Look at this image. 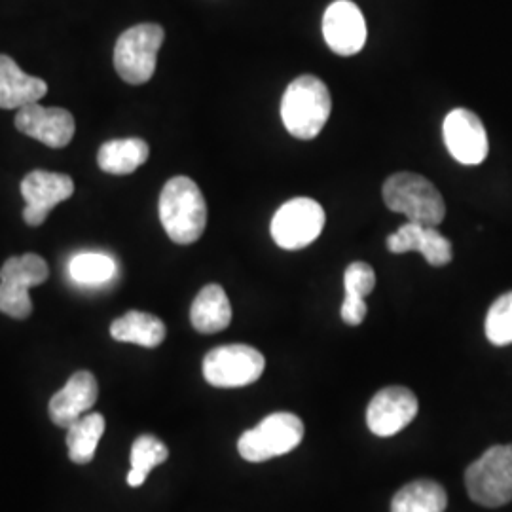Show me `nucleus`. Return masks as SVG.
I'll use <instances>...</instances> for the list:
<instances>
[{
    "mask_svg": "<svg viewBox=\"0 0 512 512\" xmlns=\"http://www.w3.org/2000/svg\"><path fill=\"white\" fill-rule=\"evenodd\" d=\"M160 220L165 234L179 245L202 238L207 226V205L200 186L179 175L167 181L160 194Z\"/></svg>",
    "mask_w": 512,
    "mask_h": 512,
    "instance_id": "1",
    "label": "nucleus"
},
{
    "mask_svg": "<svg viewBox=\"0 0 512 512\" xmlns=\"http://www.w3.org/2000/svg\"><path fill=\"white\" fill-rule=\"evenodd\" d=\"M332 99L329 88L317 76L304 74L293 80L281 101V118L287 131L296 137L310 141L315 139L329 122Z\"/></svg>",
    "mask_w": 512,
    "mask_h": 512,
    "instance_id": "2",
    "label": "nucleus"
},
{
    "mask_svg": "<svg viewBox=\"0 0 512 512\" xmlns=\"http://www.w3.org/2000/svg\"><path fill=\"white\" fill-rule=\"evenodd\" d=\"M384 202L391 211L421 226L437 228L446 217V203L437 186L418 173L391 175L384 184Z\"/></svg>",
    "mask_w": 512,
    "mask_h": 512,
    "instance_id": "3",
    "label": "nucleus"
},
{
    "mask_svg": "<svg viewBox=\"0 0 512 512\" xmlns=\"http://www.w3.org/2000/svg\"><path fill=\"white\" fill-rule=\"evenodd\" d=\"M164 38V27L156 23H141L124 31L114 46V69L118 76L133 86L147 84L156 73Z\"/></svg>",
    "mask_w": 512,
    "mask_h": 512,
    "instance_id": "4",
    "label": "nucleus"
},
{
    "mask_svg": "<svg viewBox=\"0 0 512 512\" xmlns=\"http://www.w3.org/2000/svg\"><path fill=\"white\" fill-rule=\"evenodd\" d=\"M469 497L482 507H503L512 501V444L494 446L465 473Z\"/></svg>",
    "mask_w": 512,
    "mask_h": 512,
    "instance_id": "5",
    "label": "nucleus"
},
{
    "mask_svg": "<svg viewBox=\"0 0 512 512\" xmlns=\"http://www.w3.org/2000/svg\"><path fill=\"white\" fill-rule=\"evenodd\" d=\"M304 439V423L291 412H275L238 440L239 456L251 463L285 456Z\"/></svg>",
    "mask_w": 512,
    "mask_h": 512,
    "instance_id": "6",
    "label": "nucleus"
},
{
    "mask_svg": "<svg viewBox=\"0 0 512 512\" xmlns=\"http://www.w3.org/2000/svg\"><path fill=\"white\" fill-rule=\"evenodd\" d=\"M266 368L264 355L245 344L211 349L203 359V378L220 389L255 384Z\"/></svg>",
    "mask_w": 512,
    "mask_h": 512,
    "instance_id": "7",
    "label": "nucleus"
},
{
    "mask_svg": "<svg viewBox=\"0 0 512 512\" xmlns=\"http://www.w3.org/2000/svg\"><path fill=\"white\" fill-rule=\"evenodd\" d=\"M325 228V209L311 198L283 203L272 219V238L281 249L298 251L311 245Z\"/></svg>",
    "mask_w": 512,
    "mask_h": 512,
    "instance_id": "8",
    "label": "nucleus"
},
{
    "mask_svg": "<svg viewBox=\"0 0 512 512\" xmlns=\"http://www.w3.org/2000/svg\"><path fill=\"white\" fill-rule=\"evenodd\" d=\"M74 194L73 179L65 173L31 171L21 181V196L25 200L23 219L29 226L44 224L55 205L67 202Z\"/></svg>",
    "mask_w": 512,
    "mask_h": 512,
    "instance_id": "9",
    "label": "nucleus"
},
{
    "mask_svg": "<svg viewBox=\"0 0 512 512\" xmlns=\"http://www.w3.org/2000/svg\"><path fill=\"white\" fill-rule=\"evenodd\" d=\"M442 135L448 152L463 165L482 164L488 156V135L482 120L473 110L454 109L442 124Z\"/></svg>",
    "mask_w": 512,
    "mask_h": 512,
    "instance_id": "10",
    "label": "nucleus"
},
{
    "mask_svg": "<svg viewBox=\"0 0 512 512\" xmlns=\"http://www.w3.org/2000/svg\"><path fill=\"white\" fill-rule=\"evenodd\" d=\"M418 399L406 387H385L374 395L366 410L368 429L376 437H393L418 416Z\"/></svg>",
    "mask_w": 512,
    "mask_h": 512,
    "instance_id": "11",
    "label": "nucleus"
},
{
    "mask_svg": "<svg viewBox=\"0 0 512 512\" xmlns=\"http://www.w3.org/2000/svg\"><path fill=\"white\" fill-rule=\"evenodd\" d=\"M366 21L359 6L351 0L332 2L323 18V37L338 55H355L366 42Z\"/></svg>",
    "mask_w": 512,
    "mask_h": 512,
    "instance_id": "12",
    "label": "nucleus"
},
{
    "mask_svg": "<svg viewBox=\"0 0 512 512\" xmlns=\"http://www.w3.org/2000/svg\"><path fill=\"white\" fill-rule=\"evenodd\" d=\"M16 128L46 147L63 148L73 141L76 124L69 110L33 103L18 110Z\"/></svg>",
    "mask_w": 512,
    "mask_h": 512,
    "instance_id": "13",
    "label": "nucleus"
},
{
    "mask_svg": "<svg viewBox=\"0 0 512 512\" xmlns=\"http://www.w3.org/2000/svg\"><path fill=\"white\" fill-rule=\"evenodd\" d=\"M99 395V385L92 372L80 370L69 378L65 387H61L48 406L50 420L57 427L69 429L82 418L84 412L92 408Z\"/></svg>",
    "mask_w": 512,
    "mask_h": 512,
    "instance_id": "14",
    "label": "nucleus"
},
{
    "mask_svg": "<svg viewBox=\"0 0 512 512\" xmlns=\"http://www.w3.org/2000/svg\"><path fill=\"white\" fill-rule=\"evenodd\" d=\"M387 249L395 255L418 251L431 266H446L454 251L452 243L440 234L435 226H421L416 222H406L395 234L387 238Z\"/></svg>",
    "mask_w": 512,
    "mask_h": 512,
    "instance_id": "15",
    "label": "nucleus"
},
{
    "mask_svg": "<svg viewBox=\"0 0 512 512\" xmlns=\"http://www.w3.org/2000/svg\"><path fill=\"white\" fill-rule=\"evenodd\" d=\"M46 93L48 84L42 78L23 73L12 57L0 54V109H23Z\"/></svg>",
    "mask_w": 512,
    "mask_h": 512,
    "instance_id": "16",
    "label": "nucleus"
},
{
    "mask_svg": "<svg viewBox=\"0 0 512 512\" xmlns=\"http://www.w3.org/2000/svg\"><path fill=\"white\" fill-rule=\"evenodd\" d=\"M192 327L202 334H215L232 323V306L220 285H207L190 308Z\"/></svg>",
    "mask_w": 512,
    "mask_h": 512,
    "instance_id": "17",
    "label": "nucleus"
},
{
    "mask_svg": "<svg viewBox=\"0 0 512 512\" xmlns=\"http://www.w3.org/2000/svg\"><path fill=\"white\" fill-rule=\"evenodd\" d=\"M164 321L145 311H128L110 325V336L116 342L137 344L141 348H158L165 340Z\"/></svg>",
    "mask_w": 512,
    "mask_h": 512,
    "instance_id": "18",
    "label": "nucleus"
},
{
    "mask_svg": "<svg viewBox=\"0 0 512 512\" xmlns=\"http://www.w3.org/2000/svg\"><path fill=\"white\" fill-rule=\"evenodd\" d=\"M150 148L143 139H114L99 148L97 164L109 175H129L145 164Z\"/></svg>",
    "mask_w": 512,
    "mask_h": 512,
    "instance_id": "19",
    "label": "nucleus"
},
{
    "mask_svg": "<svg viewBox=\"0 0 512 512\" xmlns=\"http://www.w3.org/2000/svg\"><path fill=\"white\" fill-rule=\"evenodd\" d=\"M446 490L435 480H416L406 484L391 501V512H444Z\"/></svg>",
    "mask_w": 512,
    "mask_h": 512,
    "instance_id": "20",
    "label": "nucleus"
},
{
    "mask_svg": "<svg viewBox=\"0 0 512 512\" xmlns=\"http://www.w3.org/2000/svg\"><path fill=\"white\" fill-rule=\"evenodd\" d=\"M69 458L76 465H88L95 458L97 444L105 433V418L97 412L88 414L67 429Z\"/></svg>",
    "mask_w": 512,
    "mask_h": 512,
    "instance_id": "21",
    "label": "nucleus"
},
{
    "mask_svg": "<svg viewBox=\"0 0 512 512\" xmlns=\"http://www.w3.org/2000/svg\"><path fill=\"white\" fill-rule=\"evenodd\" d=\"M169 458V450L162 440L143 435L131 446V471L128 473V484L131 488H139L145 484L147 476L154 467Z\"/></svg>",
    "mask_w": 512,
    "mask_h": 512,
    "instance_id": "22",
    "label": "nucleus"
},
{
    "mask_svg": "<svg viewBox=\"0 0 512 512\" xmlns=\"http://www.w3.org/2000/svg\"><path fill=\"white\" fill-rule=\"evenodd\" d=\"M50 275L48 264L42 256L27 253L23 256H12L0 268V281L12 283L23 289H33L42 285Z\"/></svg>",
    "mask_w": 512,
    "mask_h": 512,
    "instance_id": "23",
    "label": "nucleus"
},
{
    "mask_svg": "<svg viewBox=\"0 0 512 512\" xmlns=\"http://www.w3.org/2000/svg\"><path fill=\"white\" fill-rule=\"evenodd\" d=\"M74 283L84 287H99L116 275V262L103 253H80L69 264Z\"/></svg>",
    "mask_w": 512,
    "mask_h": 512,
    "instance_id": "24",
    "label": "nucleus"
},
{
    "mask_svg": "<svg viewBox=\"0 0 512 512\" xmlns=\"http://www.w3.org/2000/svg\"><path fill=\"white\" fill-rule=\"evenodd\" d=\"M486 336L494 346L512 344V293L499 296L488 310Z\"/></svg>",
    "mask_w": 512,
    "mask_h": 512,
    "instance_id": "25",
    "label": "nucleus"
},
{
    "mask_svg": "<svg viewBox=\"0 0 512 512\" xmlns=\"http://www.w3.org/2000/svg\"><path fill=\"white\" fill-rule=\"evenodd\" d=\"M0 311L14 319H27L33 311L29 291L18 285L0 281Z\"/></svg>",
    "mask_w": 512,
    "mask_h": 512,
    "instance_id": "26",
    "label": "nucleus"
},
{
    "mask_svg": "<svg viewBox=\"0 0 512 512\" xmlns=\"http://www.w3.org/2000/svg\"><path fill=\"white\" fill-rule=\"evenodd\" d=\"M344 287L346 296L351 298H365L376 287V274L370 264L366 262H353L349 264L344 275Z\"/></svg>",
    "mask_w": 512,
    "mask_h": 512,
    "instance_id": "27",
    "label": "nucleus"
},
{
    "mask_svg": "<svg viewBox=\"0 0 512 512\" xmlns=\"http://www.w3.org/2000/svg\"><path fill=\"white\" fill-rule=\"evenodd\" d=\"M366 311L368 308H366L365 298H351V296L344 298L342 319L351 327H357L365 321Z\"/></svg>",
    "mask_w": 512,
    "mask_h": 512,
    "instance_id": "28",
    "label": "nucleus"
}]
</instances>
